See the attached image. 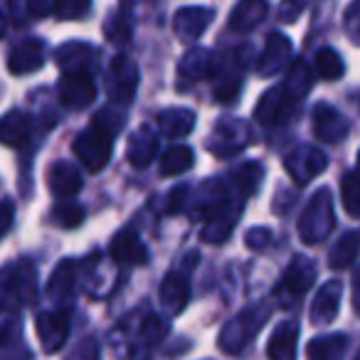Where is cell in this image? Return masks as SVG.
<instances>
[{"instance_id":"cell-1","label":"cell","mask_w":360,"mask_h":360,"mask_svg":"<svg viewBox=\"0 0 360 360\" xmlns=\"http://www.w3.org/2000/svg\"><path fill=\"white\" fill-rule=\"evenodd\" d=\"M266 319H269V309H266V306L242 311L237 319H232L230 323L222 328L220 348L225 350V353H240V350H245L247 345H250V340L262 330Z\"/></svg>"},{"instance_id":"cell-2","label":"cell","mask_w":360,"mask_h":360,"mask_svg":"<svg viewBox=\"0 0 360 360\" xmlns=\"http://www.w3.org/2000/svg\"><path fill=\"white\" fill-rule=\"evenodd\" d=\"M75 153L89 170H101L111 153V131L104 124L94 121L79 139L75 141Z\"/></svg>"},{"instance_id":"cell-3","label":"cell","mask_w":360,"mask_h":360,"mask_svg":"<svg viewBox=\"0 0 360 360\" xmlns=\"http://www.w3.org/2000/svg\"><path fill=\"white\" fill-rule=\"evenodd\" d=\"M314 276H316V271H314V264H311L309 259H294L291 262V266L286 269L284 279H281L279 289H276V296H279L281 304L294 306L296 301H299L301 296L311 289Z\"/></svg>"},{"instance_id":"cell-4","label":"cell","mask_w":360,"mask_h":360,"mask_svg":"<svg viewBox=\"0 0 360 360\" xmlns=\"http://www.w3.org/2000/svg\"><path fill=\"white\" fill-rule=\"evenodd\" d=\"M60 96H62V104L72 106V109H84V106H89L96 96V86L89 72L67 70L65 77H62Z\"/></svg>"},{"instance_id":"cell-5","label":"cell","mask_w":360,"mask_h":360,"mask_svg":"<svg viewBox=\"0 0 360 360\" xmlns=\"http://www.w3.org/2000/svg\"><path fill=\"white\" fill-rule=\"evenodd\" d=\"M35 328L42 350L45 353H57L67 343V335H70V316L65 311H45V314L37 316Z\"/></svg>"},{"instance_id":"cell-6","label":"cell","mask_w":360,"mask_h":360,"mask_svg":"<svg viewBox=\"0 0 360 360\" xmlns=\"http://www.w3.org/2000/svg\"><path fill=\"white\" fill-rule=\"evenodd\" d=\"M340 281H326L319 289L314 299V306H311V321L314 326H328L330 321L338 314V304H340Z\"/></svg>"},{"instance_id":"cell-7","label":"cell","mask_w":360,"mask_h":360,"mask_svg":"<svg viewBox=\"0 0 360 360\" xmlns=\"http://www.w3.org/2000/svg\"><path fill=\"white\" fill-rule=\"evenodd\" d=\"M286 168H289L291 178H294L299 186H304L316 173H321V170L326 168V158H323V153H319V150H314V148H301L299 153H291L289 158H286Z\"/></svg>"},{"instance_id":"cell-8","label":"cell","mask_w":360,"mask_h":360,"mask_svg":"<svg viewBox=\"0 0 360 360\" xmlns=\"http://www.w3.org/2000/svg\"><path fill=\"white\" fill-rule=\"evenodd\" d=\"M111 257L119 264H146L148 262V252H146L143 242L134 235L131 230H124L111 240L109 247Z\"/></svg>"},{"instance_id":"cell-9","label":"cell","mask_w":360,"mask_h":360,"mask_svg":"<svg viewBox=\"0 0 360 360\" xmlns=\"http://www.w3.org/2000/svg\"><path fill=\"white\" fill-rule=\"evenodd\" d=\"M296 340H299V326L294 321H284L276 326L266 343V355L269 360H294L296 358Z\"/></svg>"},{"instance_id":"cell-10","label":"cell","mask_w":360,"mask_h":360,"mask_svg":"<svg viewBox=\"0 0 360 360\" xmlns=\"http://www.w3.org/2000/svg\"><path fill=\"white\" fill-rule=\"evenodd\" d=\"M345 348H348V335L333 333L314 338L306 345V358L309 360H343Z\"/></svg>"},{"instance_id":"cell-11","label":"cell","mask_w":360,"mask_h":360,"mask_svg":"<svg viewBox=\"0 0 360 360\" xmlns=\"http://www.w3.org/2000/svg\"><path fill=\"white\" fill-rule=\"evenodd\" d=\"M314 129L319 134V139L323 141H340L348 131V124L340 119L338 111H333L330 106L321 104L314 111Z\"/></svg>"},{"instance_id":"cell-12","label":"cell","mask_w":360,"mask_h":360,"mask_svg":"<svg viewBox=\"0 0 360 360\" xmlns=\"http://www.w3.org/2000/svg\"><path fill=\"white\" fill-rule=\"evenodd\" d=\"M11 72L15 75H25L37 67H42V42L37 40H25L11 52V62H8Z\"/></svg>"},{"instance_id":"cell-13","label":"cell","mask_w":360,"mask_h":360,"mask_svg":"<svg viewBox=\"0 0 360 360\" xmlns=\"http://www.w3.org/2000/svg\"><path fill=\"white\" fill-rule=\"evenodd\" d=\"M160 299L173 314H180L186 309L188 299H191V289H188V279L180 274H168L160 286Z\"/></svg>"},{"instance_id":"cell-14","label":"cell","mask_w":360,"mask_h":360,"mask_svg":"<svg viewBox=\"0 0 360 360\" xmlns=\"http://www.w3.org/2000/svg\"><path fill=\"white\" fill-rule=\"evenodd\" d=\"M360 252V232H348L338 240V245L330 252V269H345V266L353 264V259Z\"/></svg>"},{"instance_id":"cell-15","label":"cell","mask_w":360,"mask_h":360,"mask_svg":"<svg viewBox=\"0 0 360 360\" xmlns=\"http://www.w3.org/2000/svg\"><path fill=\"white\" fill-rule=\"evenodd\" d=\"M6 296L15 299L18 304H32L35 301V284H32V271L27 269L25 274H6Z\"/></svg>"},{"instance_id":"cell-16","label":"cell","mask_w":360,"mask_h":360,"mask_svg":"<svg viewBox=\"0 0 360 360\" xmlns=\"http://www.w3.org/2000/svg\"><path fill=\"white\" fill-rule=\"evenodd\" d=\"M266 13V3L264 0H242L240 6L232 11V27L237 30H250L255 27V22L262 20V15Z\"/></svg>"},{"instance_id":"cell-17","label":"cell","mask_w":360,"mask_h":360,"mask_svg":"<svg viewBox=\"0 0 360 360\" xmlns=\"http://www.w3.org/2000/svg\"><path fill=\"white\" fill-rule=\"evenodd\" d=\"M210 22V11H195V8H188V11H180L175 15V30L183 32L188 37L200 35L202 30Z\"/></svg>"},{"instance_id":"cell-18","label":"cell","mask_w":360,"mask_h":360,"mask_svg":"<svg viewBox=\"0 0 360 360\" xmlns=\"http://www.w3.org/2000/svg\"><path fill=\"white\" fill-rule=\"evenodd\" d=\"M50 188L60 195H70L77 188H82V178L77 175L75 168H70L67 163H60L50 170Z\"/></svg>"},{"instance_id":"cell-19","label":"cell","mask_w":360,"mask_h":360,"mask_svg":"<svg viewBox=\"0 0 360 360\" xmlns=\"http://www.w3.org/2000/svg\"><path fill=\"white\" fill-rule=\"evenodd\" d=\"M188 168H193V150L186 146H178V148L165 150L163 160H160V173L163 175H178L186 173Z\"/></svg>"},{"instance_id":"cell-20","label":"cell","mask_w":360,"mask_h":360,"mask_svg":"<svg viewBox=\"0 0 360 360\" xmlns=\"http://www.w3.org/2000/svg\"><path fill=\"white\" fill-rule=\"evenodd\" d=\"M27 134H30V121L22 114H8L6 121H3V141L8 146H20L27 141Z\"/></svg>"},{"instance_id":"cell-21","label":"cell","mask_w":360,"mask_h":360,"mask_svg":"<svg viewBox=\"0 0 360 360\" xmlns=\"http://www.w3.org/2000/svg\"><path fill=\"white\" fill-rule=\"evenodd\" d=\"M316 72H319L321 79H340L345 72V65L338 52L323 47V50H319V55H316Z\"/></svg>"},{"instance_id":"cell-22","label":"cell","mask_w":360,"mask_h":360,"mask_svg":"<svg viewBox=\"0 0 360 360\" xmlns=\"http://www.w3.org/2000/svg\"><path fill=\"white\" fill-rule=\"evenodd\" d=\"M72 284H75V274H72V264L65 262L62 266H57V271L52 274L50 284H47V294L55 301H65L72 291Z\"/></svg>"},{"instance_id":"cell-23","label":"cell","mask_w":360,"mask_h":360,"mask_svg":"<svg viewBox=\"0 0 360 360\" xmlns=\"http://www.w3.org/2000/svg\"><path fill=\"white\" fill-rule=\"evenodd\" d=\"M343 205L353 217H360V170L343 178Z\"/></svg>"},{"instance_id":"cell-24","label":"cell","mask_w":360,"mask_h":360,"mask_svg":"<svg viewBox=\"0 0 360 360\" xmlns=\"http://www.w3.org/2000/svg\"><path fill=\"white\" fill-rule=\"evenodd\" d=\"M86 8H89V0H55V11L62 18H70V20L84 15Z\"/></svg>"},{"instance_id":"cell-25","label":"cell","mask_w":360,"mask_h":360,"mask_svg":"<svg viewBox=\"0 0 360 360\" xmlns=\"http://www.w3.org/2000/svg\"><path fill=\"white\" fill-rule=\"evenodd\" d=\"M72 360H99V345H96V340L86 338L84 343L75 350Z\"/></svg>"},{"instance_id":"cell-26","label":"cell","mask_w":360,"mask_h":360,"mask_svg":"<svg viewBox=\"0 0 360 360\" xmlns=\"http://www.w3.org/2000/svg\"><path fill=\"white\" fill-rule=\"evenodd\" d=\"M60 215H62V217H60L62 227H77L82 220H84V212H82V207H77V205L62 207Z\"/></svg>"},{"instance_id":"cell-27","label":"cell","mask_w":360,"mask_h":360,"mask_svg":"<svg viewBox=\"0 0 360 360\" xmlns=\"http://www.w3.org/2000/svg\"><path fill=\"white\" fill-rule=\"evenodd\" d=\"M353 306L360 311V274L355 276V294H353Z\"/></svg>"},{"instance_id":"cell-28","label":"cell","mask_w":360,"mask_h":360,"mask_svg":"<svg viewBox=\"0 0 360 360\" xmlns=\"http://www.w3.org/2000/svg\"><path fill=\"white\" fill-rule=\"evenodd\" d=\"M11 212H13L11 202H6V230H8V227H11V220H13V217H11Z\"/></svg>"},{"instance_id":"cell-29","label":"cell","mask_w":360,"mask_h":360,"mask_svg":"<svg viewBox=\"0 0 360 360\" xmlns=\"http://www.w3.org/2000/svg\"><path fill=\"white\" fill-rule=\"evenodd\" d=\"M358 360H360V353H358Z\"/></svg>"}]
</instances>
